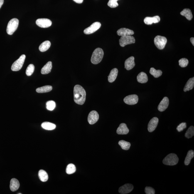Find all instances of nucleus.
Listing matches in <instances>:
<instances>
[{
  "label": "nucleus",
  "instance_id": "10",
  "mask_svg": "<svg viewBox=\"0 0 194 194\" xmlns=\"http://www.w3.org/2000/svg\"><path fill=\"white\" fill-rule=\"evenodd\" d=\"M138 101V96L136 95H131L124 98V102L129 105H134L137 103Z\"/></svg>",
  "mask_w": 194,
  "mask_h": 194
},
{
  "label": "nucleus",
  "instance_id": "42",
  "mask_svg": "<svg viewBox=\"0 0 194 194\" xmlns=\"http://www.w3.org/2000/svg\"><path fill=\"white\" fill-rule=\"evenodd\" d=\"M4 3V0H0V8Z\"/></svg>",
  "mask_w": 194,
  "mask_h": 194
},
{
  "label": "nucleus",
  "instance_id": "22",
  "mask_svg": "<svg viewBox=\"0 0 194 194\" xmlns=\"http://www.w3.org/2000/svg\"><path fill=\"white\" fill-rule=\"evenodd\" d=\"M137 80L138 82L140 83H146L148 80L147 76L145 72H141L137 76Z\"/></svg>",
  "mask_w": 194,
  "mask_h": 194
},
{
  "label": "nucleus",
  "instance_id": "11",
  "mask_svg": "<svg viewBox=\"0 0 194 194\" xmlns=\"http://www.w3.org/2000/svg\"><path fill=\"white\" fill-rule=\"evenodd\" d=\"M99 119V115L97 111H92L88 116V121L89 124H93L97 123Z\"/></svg>",
  "mask_w": 194,
  "mask_h": 194
},
{
  "label": "nucleus",
  "instance_id": "35",
  "mask_svg": "<svg viewBox=\"0 0 194 194\" xmlns=\"http://www.w3.org/2000/svg\"><path fill=\"white\" fill-rule=\"evenodd\" d=\"M35 70L34 65L33 64H30L27 67L26 73V75L28 76H31L33 74Z\"/></svg>",
  "mask_w": 194,
  "mask_h": 194
},
{
  "label": "nucleus",
  "instance_id": "3",
  "mask_svg": "<svg viewBox=\"0 0 194 194\" xmlns=\"http://www.w3.org/2000/svg\"><path fill=\"white\" fill-rule=\"evenodd\" d=\"M179 158L176 154L171 153L169 154L163 160V164L169 166H173L178 163Z\"/></svg>",
  "mask_w": 194,
  "mask_h": 194
},
{
  "label": "nucleus",
  "instance_id": "32",
  "mask_svg": "<svg viewBox=\"0 0 194 194\" xmlns=\"http://www.w3.org/2000/svg\"><path fill=\"white\" fill-rule=\"evenodd\" d=\"M76 168L75 165L72 163H70L67 165L66 172L67 174H71L75 173L76 171Z\"/></svg>",
  "mask_w": 194,
  "mask_h": 194
},
{
  "label": "nucleus",
  "instance_id": "14",
  "mask_svg": "<svg viewBox=\"0 0 194 194\" xmlns=\"http://www.w3.org/2000/svg\"><path fill=\"white\" fill-rule=\"evenodd\" d=\"M169 99L167 97H165L158 105V110L160 112H163L165 111L168 107L169 105Z\"/></svg>",
  "mask_w": 194,
  "mask_h": 194
},
{
  "label": "nucleus",
  "instance_id": "17",
  "mask_svg": "<svg viewBox=\"0 0 194 194\" xmlns=\"http://www.w3.org/2000/svg\"><path fill=\"white\" fill-rule=\"evenodd\" d=\"M129 132V129H128L126 125L124 123L120 124L116 130V133L118 134H126Z\"/></svg>",
  "mask_w": 194,
  "mask_h": 194
},
{
  "label": "nucleus",
  "instance_id": "24",
  "mask_svg": "<svg viewBox=\"0 0 194 194\" xmlns=\"http://www.w3.org/2000/svg\"><path fill=\"white\" fill-rule=\"evenodd\" d=\"M182 16L185 17L188 20H192L193 18V15L192 14L191 10L189 9H184L180 13Z\"/></svg>",
  "mask_w": 194,
  "mask_h": 194
},
{
  "label": "nucleus",
  "instance_id": "9",
  "mask_svg": "<svg viewBox=\"0 0 194 194\" xmlns=\"http://www.w3.org/2000/svg\"><path fill=\"white\" fill-rule=\"evenodd\" d=\"M36 23L40 28H47L51 26L52 22L47 18H39L36 20Z\"/></svg>",
  "mask_w": 194,
  "mask_h": 194
},
{
  "label": "nucleus",
  "instance_id": "38",
  "mask_svg": "<svg viewBox=\"0 0 194 194\" xmlns=\"http://www.w3.org/2000/svg\"><path fill=\"white\" fill-rule=\"evenodd\" d=\"M187 128V124L186 123L183 122L180 124L177 128V130L179 132L183 131L184 129Z\"/></svg>",
  "mask_w": 194,
  "mask_h": 194
},
{
  "label": "nucleus",
  "instance_id": "41",
  "mask_svg": "<svg viewBox=\"0 0 194 194\" xmlns=\"http://www.w3.org/2000/svg\"><path fill=\"white\" fill-rule=\"evenodd\" d=\"M190 42H191L192 45H193V46H194V38H191L190 39Z\"/></svg>",
  "mask_w": 194,
  "mask_h": 194
},
{
  "label": "nucleus",
  "instance_id": "25",
  "mask_svg": "<svg viewBox=\"0 0 194 194\" xmlns=\"http://www.w3.org/2000/svg\"><path fill=\"white\" fill-rule=\"evenodd\" d=\"M51 46V43L49 41H44L39 47V49L41 52H44L48 50Z\"/></svg>",
  "mask_w": 194,
  "mask_h": 194
},
{
  "label": "nucleus",
  "instance_id": "23",
  "mask_svg": "<svg viewBox=\"0 0 194 194\" xmlns=\"http://www.w3.org/2000/svg\"><path fill=\"white\" fill-rule=\"evenodd\" d=\"M194 86V77L191 78L187 82L186 85H185L184 91V92H186L192 90L193 89Z\"/></svg>",
  "mask_w": 194,
  "mask_h": 194
},
{
  "label": "nucleus",
  "instance_id": "34",
  "mask_svg": "<svg viewBox=\"0 0 194 194\" xmlns=\"http://www.w3.org/2000/svg\"><path fill=\"white\" fill-rule=\"evenodd\" d=\"M56 107V104L53 101H49L46 103L47 109L49 110H53Z\"/></svg>",
  "mask_w": 194,
  "mask_h": 194
},
{
  "label": "nucleus",
  "instance_id": "15",
  "mask_svg": "<svg viewBox=\"0 0 194 194\" xmlns=\"http://www.w3.org/2000/svg\"><path fill=\"white\" fill-rule=\"evenodd\" d=\"M125 68L127 70H130L135 65L134 57L132 56L128 58L125 62Z\"/></svg>",
  "mask_w": 194,
  "mask_h": 194
},
{
  "label": "nucleus",
  "instance_id": "28",
  "mask_svg": "<svg viewBox=\"0 0 194 194\" xmlns=\"http://www.w3.org/2000/svg\"><path fill=\"white\" fill-rule=\"evenodd\" d=\"M194 157V151L193 150H190L188 151L186 158L185 160V165H188L190 164V161Z\"/></svg>",
  "mask_w": 194,
  "mask_h": 194
},
{
  "label": "nucleus",
  "instance_id": "1",
  "mask_svg": "<svg viewBox=\"0 0 194 194\" xmlns=\"http://www.w3.org/2000/svg\"><path fill=\"white\" fill-rule=\"evenodd\" d=\"M74 100L76 103L82 105L85 102L86 92L81 86L77 85L74 88Z\"/></svg>",
  "mask_w": 194,
  "mask_h": 194
},
{
  "label": "nucleus",
  "instance_id": "2",
  "mask_svg": "<svg viewBox=\"0 0 194 194\" xmlns=\"http://www.w3.org/2000/svg\"><path fill=\"white\" fill-rule=\"evenodd\" d=\"M104 52L102 49L97 48L94 50L91 58V62L94 65H97L102 61L104 56Z\"/></svg>",
  "mask_w": 194,
  "mask_h": 194
},
{
  "label": "nucleus",
  "instance_id": "13",
  "mask_svg": "<svg viewBox=\"0 0 194 194\" xmlns=\"http://www.w3.org/2000/svg\"><path fill=\"white\" fill-rule=\"evenodd\" d=\"M134 188L133 185L131 184H126L120 187L118 191L119 193L121 194H127L132 191Z\"/></svg>",
  "mask_w": 194,
  "mask_h": 194
},
{
  "label": "nucleus",
  "instance_id": "27",
  "mask_svg": "<svg viewBox=\"0 0 194 194\" xmlns=\"http://www.w3.org/2000/svg\"><path fill=\"white\" fill-rule=\"evenodd\" d=\"M42 127L43 129L47 130H53L56 128V126L55 124L49 122H44L41 124Z\"/></svg>",
  "mask_w": 194,
  "mask_h": 194
},
{
  "label": "nucleus",
  "instance_id": "8",
  "mask_svg": "<svg viewBox=\"0 0 194 194\" xmlns=\"http://www.w3.org/2000/svg\"><path fill=\"white\" fill-rule=\"evenodd\" d=\"M101 24L99 22H95L84 30V33L85 34L89 35L95 33L100 28Z\"/></svg>",
  "mask_w": 194,
  "mask_h": 194
},
{
  "label": "nucleus",
  "instance_id": "7",
  "mask_svg": "<svg viewBox=\"0 0 194 194\" xmlns=\"http://www.w3.org/2000/svg\"><path fill=\"white\" fill-rule=\"evenodd\" d=\"M119 44L121 47H124L126 45L135 43V39L131 35L121 36L120 39Z\"/></svg>",
  "mask_w": 194,
  "mask_h": 194
},
{
  "label": "nucleus",
  "instance_id": "16",
  "mask_svg": "<svg viewBox=\"0 0 194 194\" xmlns=\"http://www.w3.org/2000/svg\"><path fill=\"white\" fill-rule=\"evenodd\" d=\"M117 33L119 36H123L132 35L134 34V32L133 30L128 28H122L118 30Z\"/></svg>",
  "mask_w": 194,
  "mask_h": 194
},
{
  "label": "nucleus",
  "instance_id": "18",
  "mask_svg": "<svg viewBox=\"0 0 194 194\" xmlns=\"http://www.w3.org/2000/svg\"><path fill=\"white\" fill-rule=\"evenodd\" d=\"M160 18L159 16H156L153 17H146L144 20V23L147 25H150L153 23H159Z\"/></svg>",
  "mask_w": 194,
  "mask_h": 194
},
{
  "label": "nucleus",
  "instance_id": "5",
  "mask_svg": "<svg viewBox=\"0 0 194 194\" xmlns=\"http://www.w3.org/2000/svg\"><path fill=\"white\" fill-rule=\"evenodd\" d=\"M26 55L23 54L21 55L18 60L14 62L11 67V70L13 71H17L22 68L24 64Z\"/></svg>",
  "mask_w": 194,
  "mask_h": 194
},
{
  "label": "nucleus",
  "instance_id": "6",
  "mask_svg": "<svg viewBox=\"0 0 194 194\" xmlns=\"http://www.w3.org/2000/svg\"><path fill=\"white\" fill-rule=\"evenodd\" d=\"M167 42V40L165 37L159 36H157L154 39V43L158 49L160 50H162L164 49Z\"/></svg>",
  "mask_w": 194,
  "mask_h": 194
},
{
  "label": "nucleus",
  "instance_id": "26",
  "mask_svg": "<svg viewBox=\"0 0 194 194\" xmlns=\"http://www.w3.org/2000/svg\"><path fill=\"white\" fill-rule=\"evenodd\" d=\"M39 178L41 181L43 182H47L48 179V175L46 171L43 170H40L39 171Z\"/></svg>",
  "mask_w": 194,
  "mask_h": 194
},
{
  "label": "nucleus",
  "instance_id": "31",
  "mask_svg": "<svg viewBox=\"0 0 194 194\" xmlns=\"http://www.w3.org/2000/svg\"><path fill=\"white\" fill-rule=\"evenodd\" d=\"M150 73L155 78H158L162 75V72L160 70H157L154 68H151L150 70Z\"/></svg>",
  "mask_w": 194,
  "mask_h": 194
},
{
  "label": "nucleus",
  "instance_id": "29",
  "mask_svg": "<svg viewBox=\"0 0 194 194\" xmlns=\"http://www.w3.org/2000/svg\"><path fill=\"white\" fill-rule=\"evenodd\" d=\"M52 89L53 87L51 86H45L37 89L36 92L39 93H43L50 92L52 90Z\"/></svg>",
  "mask_w": 194,
  "mask_h": 194
},
{
  "label": "nucleus",
  "instance_id": "36",
  "mask_svg": "<svg viewBox=\"0 0 194 194\" xmlns=\"http://www.w3.org/2000/svg\"><path fill=\"white\" fill-rule=\"evenodd\" d=\"M179 63L180 67L182 68L186 67L189 63V61L187 59L183 58L180 59L179 61Z\"/></svg>",
  "mask_w": 194,
  "mask_h": 194
},
{
  "label": "nucleus",
  "instance_id": "20",
  "mask_svg": "<svg viewBox=\"0 0 194 194\" xmlns=\"http://www.w3.org/2000/svg\"><path fill=\"white\" fill-rule=\"evenodd\" d=\"M118 70L117 68H114L111 70L108 77V80L110 83L114 82L117 77Z\"/></svg>",
  "mask_w": 194,
  "mask_h": 194
},
{
  "label": "nucleus",
  "instance_id": "33",
  "mask_svg": "<svg viewBox=\"0 0 194 194\" xmlns=\"http://www.w3.org/2000/svg\"><path fill=\"white\" fill-rule=\"evenodd\" d=\"M194 135V127L193 126H190L188 128L185 134V137L188 138H191Z\"/></svg>",
  "mask_w": 194,
  "mask_h": 194
},
{
  "label": "nucleus",
  "instance_id": "30",
  "mask_svg": "<svg viewBox=\"0 0 194 194\" xmlns=\"http://www.w3.org/2000/svg\"><path fill=\"white\" fill-rule=\"evenodd\" d=\"M118 144L121 146V148L125 150H129L131 145L130 143L124 140L120 141Z\"/></svg>",
  "mask_w": 194,
  "mask_h": 194
},
{
  "label": "nucleus",
  "instance_id": "40",
  "mask_svg": "<svg viewBox=\"0 0 194 194\" xmlns=\"http://www.w3.org/2000/svg\"><path fill=\"white\" fill-rule=\"evenodd\" d=\"M73 1L78 4H81L83 2L84 0H73Z\"/></svg>",
  "mask_w": 194,
  "mask_h": 194
},
{
  "label": "nucleus",
  "instance_id": "4",
  "mask_svg": "<svg viewBox=\"0 0 194 194\" xmlns=\"http://www.w3.org/2000/svg\"><path fill=\"white\" fill-rule=\"evenodd\" d=\"M19 25V20L17 18H14L11 19L8 23L7 32L8 35H12L14 33L18 28Z\"/></svg>",
  "mask_w": 194,
  "mask_h": 194
},
{
  "label": "nucleus",
  "instance_id": "37",
  "mask_svg": "<svg viewBox=\"0 0 194 194\" xmlns=\"http://www.w3.org/2000/svg\"><path fill=\"white\" fill-rule=\"evenodd\" d=\"M118 1V0H109L108 5L110 8H116L118 6V4L117 3Z\"/></svg>",
  "mask_w": 194,
  "mask_h": 194
},
{
  "label": "nucleus",
  "instance_id": "19",
  "mask_svg": "<svg viewBox=\"0 0 194 194\" xmlns=\"http://www.w3.org/2000/svg\"><path fill=\"white\" fill-rule=\"evenodd\" d=\"M20 184L19 181L16 178H12L10 181V188L12 191H16L19 188Z\"/></svg>",
  "mask_w": 194,
  "mask_h": 194
},
{
  "label": "nucleus",
  "instance_id": "21",
  "mask_svg": "<svg viewBox=\"0 0 194 194\" xmlns=\"http://www.w3.org/2000/svg\"><path fill=\"white\" fill-rule=\"evenodd\" d=\"M52 68V62H49L41 69V73L43 75H46L50 73L51 71Z\"/></svg>",
  "mask_w": 194,
  "mask_h": 194
},
{
  "label": "nucleus",
  "instance_id": "39",
  "mask_svg": "<svg viewBox=\"0 0 194 194\" xmlns=\"http://www.w3.org/2000/svg\"><path fill=\"white\" fill-rule=\"evenodd\" d=\"M145 191L146 194H155V193L154 189L150 187H146Z\"/></svg>",
  "mask_w": 194,
  "mask_h": 194
},
{
  "label": "nucleus",
  "instance_id": "12",
  "mask_svg": "<svg viewBox=\"0 0 194 194\" xmlns=\"http://www.w3.org/2000/svg\"><path fill=\"white\" fill-rule=\"evenodd\" d=\"M158 123V118L153 117L150 121L148 125V130L150 132H153L156 129Z\"/></svg>",
  "mask_w": 194,
  "mask_h": 194
}]
</instances>
